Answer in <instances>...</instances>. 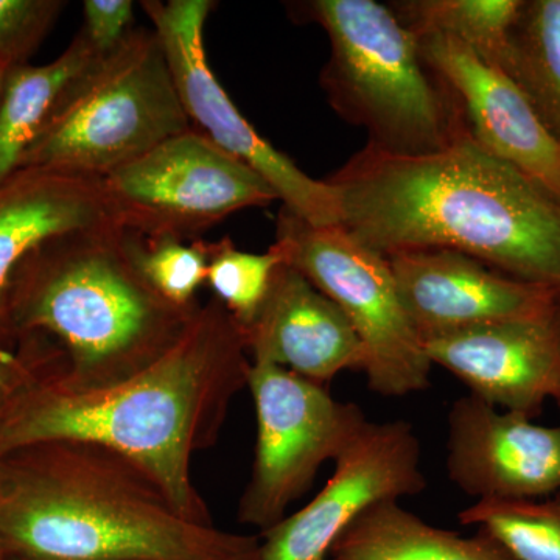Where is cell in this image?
Instances as JSON below:
<instances>
[{
	"label": "cell",
	"instance_id": "1",
	"mask_svg": "<svg viewBox=\"0 0 560 560\" xmlns=\"http://www.w3.org/2000/svg\"><path fill=\"white\" fill-rule=\"evenodd\" d=\"M250 366L241 324L212 298L164 357L127 381L73 389L33 375L0 416V456L44 441L105 445L149 471L184 515L213 523L191 456L219 441Z\"/></svg>",
	"mask_w": 560,
	"mask_h": 560
},
{
	"label": "cell",
	"instance_id": "2",
	"mask_svg": "<svg viewBox=\"0 0 560 560\" xmlns=\"http://www.w3.org/2000/svg\"><path fill=\"white\" fill-rule=\"evenodd\" d=\"M326 180L342 230L385 257L458 250L560 294V201L469 135L419 156L364 147Z\"/></svg>",
	"mask_w": 560,
	"mask_h": 560
},
{
	"label": "cell",
	"instance_id": "3",
	"mask_svg": "<svg viewBox=\"0 0 560 560\" xmlns=\"http://www.w3.org/2000/svg\"><path fill=\"white\" fill-rule=\"evenodd\" d=\"M0 544L31 560H231L260 537L191 521L135 460L60 440L0 456Z\"/></svg>",
	"mask_w": 560,
	"mask_h": 560
},
{
	"label": "cell",
	"instance_id": "4",
	"mask_svg": "<svg viewBox=\"0 0 560 560\" xmlns=\"http://www.w3.org/2000/svg\"><path fill=\"white\" fill-rule=\"evenodd\" d=\"M201 305L178 307L143 279L120 226L58 235L25 257L14 276V340L38 342L49 372L73 389L127 381L184 337Z\"/></svg>",
	"mask_w": 560,
	"mask_h": 560
},
{
	"label": "cell",
	"instance_id": "5",
	"mask_svg": "<svg viewBox=\"0 0 560 560\" xmlns=\"http://www.w3.org/2000/svg\"><path fill=\"white\" fill-rule=\"evenodd\" d=\"M330 40L319 83L331 109L368 132L372 150L419 156L451 145L466 125L455 97L430 69L419 38L375 0L293 3Z\"/></svg>",
	"mask_w": 560,
	"mask_h": 560
},
{
	"label": "cell",
	"instance_id": "6",
	"mask_svg": "<svg viewBox=\"0 0 560 560\" xmlns=\"http://www.w3.org/2000/svg\"><path fill=\"white\" fill-rule=\"evenodd\" d=\"M191 128L160 38L154 31L136 28L35 140L20 168L102 179Z\"/></svg>",
	"mask_w": 560,
	"mask_h": 560
},
{
	"label": "cell",
	"instance_id": "7",
	"mask_svg": "<svg viewBox=\"0 0 560 560\" xmlns=\"http://www.w3.org/2000/svg\"><path fill=\"white\" fill-rule=\"evenodd\" d=\"M283 264L311 280L359 335L368 386L382 397L429 388L433 363L397 289L389 261L341 226H313L280 209L276 242Z\"/></svg>",
	"mask_w": 560,
	"mask_h": 560
},
{
	"label": "cell",
	"instance_id": "8",
	"mask_svg": "<svg viewBox=\"0 0 560 560\" xmlns=\"http://www.w3.org/2000/svg\"><path fill=\"white\" fill-rule=\"evenodd\" d=\"M121 230L143 237H198L243 209L278 200L259 173L206 138L180 132L102 178Z\"/></svg>",
	"mask_w": 560,
	"mask_h": 560
},
{
	"label": "cell",
	"instance_id": "9",
	"mask_svg": "<svg viewBox=\"0 0 560 560\" xmlns=\"http://www.w3.org/2000/svg\"><path fill=\"white\" fill-rule=\"evenodd\" d=\"M248 388L256 408L253 471L238 503V522L275 528L368 422L355 404L334 399L319 385L268 361H253Z\"/></svg>",
	"mask_w": 560,
	"mask_h": 560
},
{
	"label": "cell",
	"instance_id": "10",
	"mask_svg": "<svg viewBox=\"0 0 560 560\" xmlns=\"http://www.w3.org/2000/svg\"><path fill=\"white\" fill-rule=\"evenodd\" d=\"M153 24L180 101L195 130L267 180L282 208L313 226H340L337 195L276 149L241 113L208 61L205 25L210 0H149L140 3Z\"/></svg>",
	"mask_w": 560,
	"mask_h": 560
},
{
	"label": "cell",
	"instance_id": "11",
	"mask_svg": "<svg viewBox=\"0 0 560 560\" xmlns=\"http://www.w3.org/2000/svg\"><path fill=\"white\" fill-rule=\"evenodd\" d=\"M334 463V475L307 506L260 534V560H330L364 512L427 489L420 442L407 420H368Z\"/></svg>",
	"mask_w": 560,
	"mask_h": 560
},
{
	"label": "cell",
	"instance_id": "12",
	"mask_svg": "<svg viewBox=\"0 0 560 560\" xmlns=\"http://www.w3.org/2000/svg\"><path fill=\"white\" fill-rule=\"evenodd\" d=\"M386 259L422 345L440 335L560 313L558 291L511 278L458 250H400Z\"/></svg>",
	"mask_w": 560,
	"mask_h": 560
},
{
	"label": "cell",
	"instance_id": "13",
	"mask_svg": "<svg viewBox=\"0 0 560 560\" xmlns=\"http://www.w3.org/2000/svg\"><path fill=\"white\" fill-rule=\"evenodd\" d=\"M418 38L423 60L455 97L467 135L560 201V143L521 88L459 40L436 33Z\"/></svg>",
	"mask_w": 560,
	"mask_h": 560
},
{
	"label": "cell",
	"instance_id": "14",
	"mask_svg": "<svg viewBox=\"0 0 560 560\" xmlns=\"http://www.w3.org/2000/svg\"><path fill=\"white\" fill-rule=\"evenodd\" d=\"M445 469L477 501L550 497L560 492V422L539 425L474 394L460 397L447 416Z\"/></svg>",
	"mask_w": 560,
	"mask_h": 560
},
{
	"label": "cell",
	"instance_id": "15",
	"mask_svg": "<svg viewBox=\"0 0 560 560\" xmlns=\"http://www.w3.org/2000/svg\"><path fill=\"white\" fill-rule=\"evenodd\" d=\"M423 348L433 366L499 410L534 419L548 400L560 410V313L440 335Z\"/></svg>",
	"mask_w": 560,
	"mask_h": 560
},
{
	"label": "cell",
	"instance_id": "16",
	"mask_svg": "<svg viewBox=\"0 0 560 560\" xmlns=\"http://www.w3.org/2000/svg\"><path fill=\"white\" fill-rule=\"evenodd\" d=\"M250 360L268 361L319 385L364 370L366 352L345 312L282 264L259 313L243 329Z\"/></svg>",
	"mask_w": 560,
	"mask_h": 560
},
{
	"label": "cell",
	"instance_id": "17",
	"mask_svg": "<svg viewBox=\"0 0 560 560\" xmlns=\"http://www.w3.org/2000/svg\"><path fill=\"white\" fill-rule=\"evenodd\" d=\"M108 226L119 224L102 179L28 167L0 183V349L16 348L10 301L25 257L58 235Z\"/></svg>",
	"mask_w": 560,
	"mask_h": 560
},
{
	"label": "cell",
	"instance_id": "18",
	"mask_svg": "<svg viewBox=\"0 0 560 560\" xmlns=\"http://www.w3.org/2000/svg\"><path fill=\"white\" fill-rule=\"evenodd\" d=\"M108 58L79 32L49 65L9 70L0 102V183L20 171L35 140L86 90Z\"/></svg>",
	"mask_w": 560,
	"mask_h": 560
},
{
	"label": "cell",
	"instance_id": "19",
	"mask_svg": "<svg viewBox=\"0 0 560 560\" xmlns=\"http://www.w3.org/2000/svg\"><path fill=\"white\" fill-rule=\"evenodd\" d=\"M330 560L514 559L480 530L475 537H463L429 525L399 501H385L346 529L331 548Z\"/></svg>",
	"mask_w": 560,
	"mask_h": 560
},
{
	"label": "cell",
	"instance_id": "20",
	"mask_svg": "<svg viewBox=\"0 0 560 560\" xmlns=\"http://www.w3.org/2000/svg\"><path fill=\"white\" fill-rule=\"evenodd\" d=\"M501 70L560 143V0H525Z\"/></svg>",
	"mask_w": 560,
	"mask_h": 560
},
{
	"label": "cell",
	"instance_id": "21",
	"mask_svg": "<svg viewBox=\"0 0 560 560\" xmlns=\"http://www.w3.org/2000/svg\"><path fill=\"white\" fill-rule=\"evenodd\" d=\"M388 5L416 35L448 36L501 69L525 0H399Z\"/></svg>",
	"mask_w": 560,
	"mask_h": 560
},
{
	"label": "cell",
	"instance_id": "22",
	"mask_svg": "<svg viewBox=\"0 0 560 560\" xmlns=\"http://www.w3.org/2000/svg\"><path fill=\"white\" fill-rule=\"evenodd\" d=\"M514 560H560V492L534 500H480L459 514Z\"/></svg>",
	"mask_w": 560,
	"mask_h": 560
},
{
	"label": "cell",
	"instance_id": "23",
	"mask_svg": "<svg viewBox=\"0 0 560 560\" xmlns=\"http://www.w3.org/2000/svg\"><path fill=\"white\" fill-rule=\"evenodd\" d=\"M124 238L136 268L164 300L184 308L200 305L197 293L206 283L213 243L143 237L125 230Z\"/></svg>",
	"mask_w": 560,
	"mask_h": 560
},
{
	"label": "cell",
	"instance_id": "24",
	"mask_svg": "<svg viewBox=\"0 0 560 560\" xmlns=\"http://www.w3.org/2000/svg\"><path fill=\"white\" fill-rule=\"evenodd\" d=\"M282 264V254L275 243L267 253L254 254L238 249L231 238L224 237L213 242L206 283L213 298L245 329L259 313Z\"/></svg>",
	"mask_w": 560,
	"mask_h": 560
},
{
	"label": "cell",
	"instance_id": "25",
	"mask_svg": "<svg viewBox=\"0 0 560 560\" xmlns=\"http://www.w3.org/2000/svg\"><path fill=\"white\" fill-rule=\"evenodd\" d=\"M65 7L61 0H0V62L28 65Z\"/></svg>",
	"mask_w": 560,
	"mask_h": 560
},
{
	"label": "cell",
	"instance_id": "26",
	"mask_svg": "<svg viewBox=\"0 0 560 560\" xmlns=\"http://www.w3.org/2000/svg\"><path fill=\"white\" fill-rule=\"evenodd\" d=\"M83 18L80 32L102 57H113L136 32L131 0H86Z\"/></svg>",
	"mask_w": 560,
	"mask_h": 560
},
{
	"label": "cell",
	"instance_id": "27",
	"mask_svg": "<svg viewBox=\"0 0 560 560\" xmlns=\"http://www.w3.org/2000/svg\"><path fill=\"white\" fill-rule=\"evenodd\" d=\"M47 370L49 363L32 346L18 345L14 349H0V416L9 407L14 394L33 375Z\"/></svg>",
	"mask_w": 560,
	"mask_h": 560
},
{
	"label": "cell",
	"instance_id": "28",
	"mask_svg": "<svg viewBox=\"0 0 560 560\" xmlns=\"http://www.w3.org/2000/svg\"><path fill=\"white\" fill-rule=\"evenodd\" d=\"M9 66L0 62V102H2L3 86H5L7 73H9Z\"/></svg>",
	"mask_w": 560,
	"mask_h": 560
},
{
	"label": "cell",
	"instance_id": "29",
	"mask_svg": "<svg viewBox=\"0 0 560 560\" xmlns=\"http://www.w3.org/2000/svg\"><path fill=\"white\" fill-rule=\"evenodd\" d=\"M9 560H31L24 558H9ZM231 560H260V548L257 551L249 552V555L241 556V558H235Z\"/></svg>",
	"mask_w": 560,
	"mask_h": 560
},
{
	"label": "cell",
	"instance_id": "30",
	"mask_svg": "<svg viewBox=\"0 0 560 560\" xmlns=\"http://www.w3.org/2000/svg\"><path fill=\"white\" fill-rule=\"evenodd\" d=\"M0 560H9V555L3 550L2 544H0Z\"/></svg>",
	"mask_w": 560,
	"mask_h": 560
}]
</instances>
